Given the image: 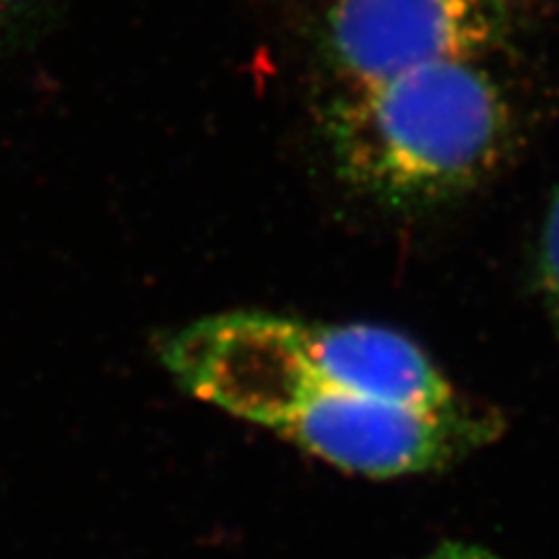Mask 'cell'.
I'll return each instance as SVG.
<instances>
[{"label":"cell","mask_w":559,"mask_h":559,"mask_svg":"<svg viewBox=\"0 0 559 559\" xmlns=\"http://www.w3.org/2000/svg\"><path fill=\"white\" fill-rule=\"evenodd\" d=\"M513 22V0H326L320 47L331 92L433 63L485 61L511 38Z\"/></svg>","instance_id":"3"},{"label":"cell","mask_w":559,"mask_h":559,"mask_svg":"<svg viewBox=\"0 0 559 559\" xmlns=\"http://www.w3.org/2000/svg\"><path fill=\"white\" fill-rule=\"evenodd\" d=\"M538 277L540 292H544V304L559 341V185L550 199L544 234H540Z\"/></svg>","instance_id":"4"},{"label":"cell","mask_w":559,"mask_h":559,"mask_svg":"<svg viewBox=\"0 0 559 559\" xmlns=\"http://www.w3.org/2000/svg\"><path fill=\"white\" fill-rule=\"evenodd\" d=\"M162 355L187 392L353 476L431 474L501 431L492 408L390 326L226 312L185 326Z\"/></svg>","instance_id":"1"},{"label":"cell","mask_w":559,"mask_h":559,"mask_svg":"<svg viewBox=\"0 0 559 559\" xmlns=\"http://www.w3.org/2000/svg\"><path fill=\"white\" fill-rule=\"evenodd\" d=\"M425 559H501V557L476 544H457V540H448V544L439 546Z\"/></svg>","instance_id":"5"},{"label":"cell","mask_w":559,"mask_h":559,"mask_svg":"<svg viewBox=\"0 0 559 559\" xmlns=\"http://www.w3.org/2000/svg\"><path fill=\"white\" fill-rule=\"evenodd\" d=\"M5 3H8V0H0V10H3V8H5Z\"/></svg>","instance_id":"6"},{"label":"cell","mask_w":559,"mask_h":559,"mask_svg":"<svg viewBox=\"0 0 559 559\" xmlns=\"http://www.w3.org/2000/svg\"><path fill=\"white\" fill-rule=\"evenodd\" d=\"M320 129L345 187L413 213L480 185L511 150L515 115L485 61H448L331 92Z\"/></svg>","instance_id":"2"}]
</instances>
